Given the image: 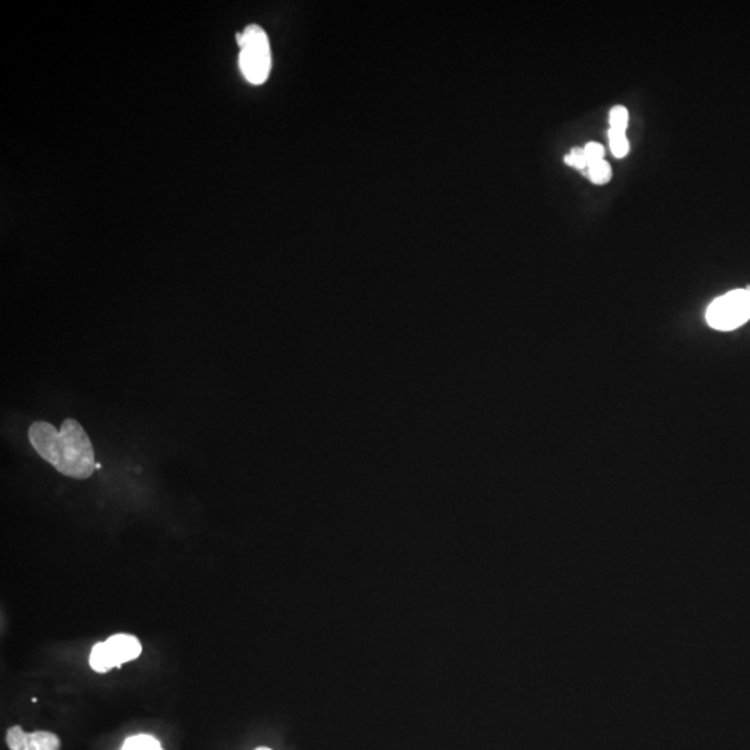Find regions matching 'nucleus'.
I'll return each instance as SVG.
<instances>
[{
    "label": "nucleus",
    "mask_w": 750,
    "mask_h": 750,
    "mask_svg": "<svg viewBox=\"0 0 750 750\" xmlns=\"http://www.w3.org/2000/svg\"><path fill=\"white\" fill-rule=\"evenodd\" d=\"M28 438L35 452L62 476L87 479L95 471V452L90 437L72 418L64 420L60 429L46 421H36L28 429Z\"/></svg>",
    "instance_id": "f257e3e1"
},
{
    "label": "nucleus",
    "mask_w": 750,
    "mask_h": 750,
    "mask_svg": "<svg viewBox=\"0 0 750 750\" xmlns=\"http://www.w3.org/2000/svg\"><path fill=\"white\" fill-rule=\"evenodd\" d=\"M241 53L239 67L242 74L254 85L265 82L271 70L270 42L267 34L259 25H249L244 33L236 34Z\"/></svg>",
    "instance_id": "f03ea898"
},
{
    "label": "nucleus",
    "mask_w": 750,
    "mask_h": 750,
    "mask_svg": "<svg viewBox=\"0 0 750 750\" xmlns=\"http://www.w3.org/2000/svg\"><path fill=\"white\" fill-rule=\"evenodd\" d=\"M750 319V291L736 289L712 302L706 312L710 327L718 331H733Z\"/></svg>",
    "instance_id": "7ed1b4c3"
},
{
    "label": "nucleus",
    "mask_w": 750,
    "mask_h": 750,
    "mask_svg": "<svg viewBox=\"0 0 750 750\" xmlns=\"http://www.w3.org/2000/svg\"><path fill=\"white\" fill-rule=\"evenodd\" d=\"M6 744L10 750H60L62 741L49 731L24 733L18 726L7 729Z\"/></svg>",
    "instance_id": "20e7f679"
},
{
    "label": "nucleus",
    "mask_w": 750,
    "mask_h": 750,
    "mask_svg": "<svg viewBox=\"0 0 750 750\" xmlns=\"http://www.w3.org/2000/svg\"><path fill=\"white\" fill-rule=\"evenodd\" d=\"M104 645H106V650H108L113 667H121V664L135 660L142 653L140 640L134 635H113L104 642Z\"/></svg>",
    "instance_id": "39448f33"
},
{
    "label": "nucleus",
    "mask_w": 750,
    "mask_h": 750,
    "mask_svg": "<svg viewBox=\"0 0 750 750\" xmlns=\"http://www.w3.org/2000/svg\"><path fill=\"white\" fill-rule=\"evenodd\" d=\"M90 664L92 667V670L101 674L109 673L111 668H114L104 642H99L93 646L92 652H91L90 656Z\"/></svg>",
    "instance_id": "423d86ee"
},
{
    "label": "nucleus",
    "mask_w": 750,
    "mask_h": 750,
    "mask_svg": "<svg viewBox=\"0 0 750 750\" xmlns=\"http://www.w3.org/2000/svg\"><path fill=\"white\" fill-rule=\"evenodd\" d=\"M121 750H163V747H161L160 742L153 738L152 736L139 734V736H134L127 739L122 745Z\"/></svg>",
    "instance_id": "0eeeda50"
},
{
    "label": "nucleus",
    "mask_w": 750,
    "mask_h": 750,
    "mask_svg": "<svg viewBox=\"0 0 750 750\" xmlns=\"http://www.w3.org/2000/svg\"><path fill=\"white\" fill-rule=\"evenodd\" d=\"M609 143H611V149L614 158L622 159L629 155L630 143L629 139H627V135H625V131L611 129V131H609Z\"/></svg>",
    "instance_id": "6e6552de"
},
{
    "label": "nucleus",
    "mask_w": 750,
    "mask_h": 750,
    "mask_svg": "<svg viewBox=\"0 0 750 750\" xmlns=\"http://www.w3.org/2000/svg\"><path fill=\"white\" fill-rule=\"evenodd\" d=\"M588 177L596 185L608 184L611 179V167L608 161L601 160L588 166Z\"/></svg>",
    "instance_id": "1a4fd4ad"
},
{
    "label": "nucleus",
    "mask_w": 750,
    "mask_h": 750,
    "mask_svg": "<svg viewBox=\"0 0 750 750\" xmlns=\"http://www.w3.org/2000/svg\"><path fill=\"white\" fill-rule=\"evenodd\" d=\"M627 125H629V111L622 106H616L611 111V129L620 130V131H627Z\"/></svg>",
    "instance_id": "9d476101"
},
{
    "label": "nucleus",
    "mask_w": 750,
    "mask_h": 750,
    "mask_svg": "<svg viewBox=\"0 0 750 750\" xmlns=\"http://www.w3.org/2000/svg\"><path fill=\"white\" fill-rule=\"evenodd\" d=\"M564 163L569 164V166L575 167V168H587L588 160L583 148H574V149L572 150V153L564 158Z\"/></svg>",
    "instance_id": "9b49d317"
},
{
    "label": "nucleus",
    "mask_w": 750,
    "mask_h": 750,
    "mask_svg": "<svg viewBox=\"0 0 750 750\" xmlns=\"http://www.w3.org/2000/svg\"><path fill=\"white\" fill-rule=\"evenodd\" d=\"M583 150H585V156H587L588 166L596 163V161L604 160V149L601 143L590 142L588 145H585Z\"/></svg>",
    "instance_id": "f8f14e48"
},
{
    "label": "nucleus",
    "mask_w": 750,
    "mask_h": 750,
    "mask_svg": "<svg viewBox=\"0 0 750 750\" xmlns=\"http://www.w3.org/2000/svg\"><path fill=\"white\" fill-rule=\"evenodd\" d=\"M256 750H271V749H268V747H257Z\"/></svg>",
    "instance_id": "ddd939ff"
}]
</instances>
